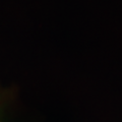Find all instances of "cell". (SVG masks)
Returning <instances> with one entry per match:
<instances>
[]
</instances>
